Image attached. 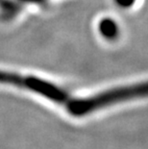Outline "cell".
Masks as SVG:
<instances>
[{"instance_id":"4","label":"cell","mask_w":148,"mask_h":149,"mask_svg":"<svg viewBox=\"0 0 148 149\" xmlns=\"http://www.w3.org/2000/svg\"><path fill=\"white\" fill-rule=\"evenodd\" d=\"M115 1L116 4L118 6H120V7L128 8V7H131L132 5H134L136 0H115Z\"/></svg>"},{"instance_id":"1","label":"cell","mask_w":148,"mask_h":149,"mask_svg":"<svg viewBox=\"0 0 148 149\" xmlns=\"http://www.w3.org/2000/svg\"><path fill=\"white\" fill-rule=\"evenodd\" d=\"M0 84L34 91L52 102L65 107L67 112L75 117L88 116L115 103L145 97L147 94V84L144 82L115 88L90 97L79 98L70 95L67 91L43 79L35 76H22L4 70H0Z\"/></svg>"},{"instance_id":"2","label":"cell","mask_w":148,"mask_h":149,"mask_svg":"<svg viewBox=\"0 0 148 149\" xmlns=\"http://www.w3.org/2000/svg\"><path fill=\"white\" fill-rule=\"evenodd\" d=\"M98 30L101 36L109 40H115L119 34L118 25L112 18L105 17L99 21Z\"/></svg>"},{"instance_id":"3","label":"cell","mask_w":148,"mask_h":149,"mask_svg":"<svg viewBox=\"0 0 148 149\" xmlns=\"http://www.w3.org/2000/svg\"><path fill=\"white\" fill-rule=\"evenodd\" d=\"M46 0H15V3H17L18 5L22 8V6L27 3H33V4H43Z\"/></svg>"}]
</instances>
